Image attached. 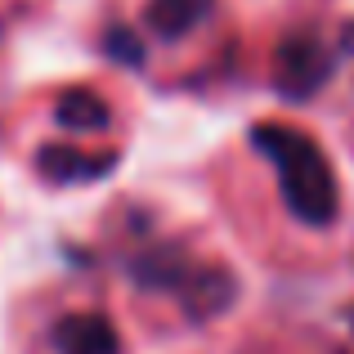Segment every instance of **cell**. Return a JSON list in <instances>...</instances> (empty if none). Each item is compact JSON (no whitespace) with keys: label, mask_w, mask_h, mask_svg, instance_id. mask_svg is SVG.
Returning a JSON list of instances; mask_svg holds the SVG:
<instances>
[{"label":"cell","mask_w":354,"mask_h":354,"mask_svg":"<svg viewBox=\"0 0 354 354\" xmlns=\"http://www.w3.org/2000/svg\"><path fill=\"white\" fill-rule=\"evenodd\" d=\"M251 144H256V153H265L274 162L278 184H283V202L301 225L328 229L337 220V211H341L337 175H332L328 153L305 130L260 121V126H251Z\"/></svg>","instance_id":"1"},{"label":"cell","mask_w":354,"mask_h":354,"mask_svg":"<svg viewBox=\"0 0 354 354\" xmlns=\"http://www.w3.org/2000/svg\"><path fill=\"white\" fill-rule=\"evenodd\" d=\"M108 54H113L121 68H139V63H144V45H139V36L126 32V27H113V32H108Z\"/></svg>","instance_id":"9"},{"label":"cell","mask_w":354,"mask_h":354,"mask_svg":"<svg viewBox=\"0 0 354 354\" xmlns=\"http://www.w3.org/2000/svg\"><path fill=\"white\" fill-rule=\"evenodd\" d=\"M328 77H332V59L323 54V45L314 41V36L296 32V36H287V41L278 45V54H274V86H278L283 99L305 104L314 90L328 86Z\"/></svg>","instance_id":"2"},{"label":"cell","mask_w":354,"mask_h":354,"mask_svg":"<svg viewBox=\"0 0 354 354\" xmlns=\"http://www.w3.org/2000/svg\"><path fill=\"white\" fill-rule=\"evenodd\" d=\"M54 121H59L68 135H95V130L108 126V108L95 90L72 86V90H63L59 104H54Z\"/></svg>","instance_id":"7"},{"label":"cell","mask_w":354,"mask_h":354,"mask_svg":"<svg viewBox=\"0 0 354 354\" xmlns=\"http://www.w3.org/2000/svg\"><path fill=\"white\" fill-rule=\"evenodd\" d=\"M189 269H193L189 251H180V247H148V251H139V256L126 265V274H130V283H135L139 292H175Z\"/></svg>","instance_id":"5"},{"label":"cell","mask_w":354,"mask_h":354,"mask_svg":"<svg viewBox=\"0 0 354 354\" xmlns=\"http://www.w3.org/2000/svg\"><path fill=\"white\" fill-rule=\"evenodd\" d=\"M175 296H180L184 314H189L193 323L220 319V314L234 310V301H238V274L229 265H198V260H193V269L184 274V283L175 287Z\"/></svg>","instance_id":"3"},{"label":"cell","mask_w":354,"mask_h":354,"mask_svg":"<svg viewBox=\"0 0 354 354\" xmlns=\"http://www.w3.org/2000/svg\"><path fill=\"white\" fill-rule=\"evenodd\" d=\"M207 14H211V0H153L148 5V27L171 41V36L193 32Z\"/></svg>","instance_id":"8"},{"label":"cell","mask_w":354,"mask_h":354,"mask_svg":"<svg viewBox=\"0 0 354 354\" xmlns=\"http://www.w3.org/2000/svg\"><path fill=\"white\" fill-rule=\"evenodd\" d=\"M117 166V153H81V148L72 144H45L41 153H36V171L45 175V180L54 184H90V180H104L108 171Z\"/></svg>","instance_id":"4"},{"label":"cell","mask_w":354,"mask_h":354,"mask_svg":"<svg viewBox=\"0 0 354 354\" xmlns=\"http://www.w3.org/2000/svg\"><path fill=\"white\" fill-rule=\"evenodd\" d=\"M63 354H121V337L104 314H72L54 332Z\"/></svg>","instance_id":"6"}]
</instances>
